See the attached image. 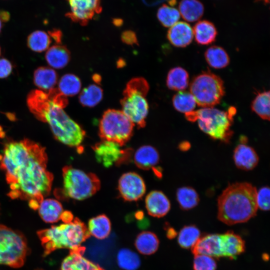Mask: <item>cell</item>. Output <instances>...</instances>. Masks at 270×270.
I'll return each instance as SVG.
<instances>
[{"instance_id":"cell-1","label":"cell","mask_w":270,"mask_h":270,"mask_svg":"<svg viewBox=\"0 0 270 270\" xmlns=\"http://www.w3.org/2000/svg\"><path fill=\"white\" fill-rule=\"evenodd\" d=\"M45 148L28 139L5 144L0 166L5 172L12 199L28 200L34 210L50 194L53 176L46 168Z\"/></svg>"},{"instance_id":"cell-2","label":"cell","mask_w":270,"mask_h":270,"mask_svg":"<svg viewBox=\"0 0 270 270\" xmlns=\"http://www.w3.org/2000/svg\"><path fill=\"white\" fill-rule=\"evenodd\" d=\"M26 103L37 119L48 124L56 139L70 147L80 146L86 132L63 110L68 100L58 88L48 92L32 90L28 95Z\"/></svg>"},{"instance_id":"cell-3","label":"cell","mask_w":270,"mask_h":270,"mask_svg":"<svg viewBox=\"0 0 270 270\" xmlns=\"http://www.w3.org/2000/svg\"><path fill=\"white\" fill-rule=\"evenodd\" d=\"M256 188L248 182H236L228 186L218 200L219 220L232 225L247 222L254 216L258 206Z\"/></svg>"},{"instance_id":"cell-4","label":"cell","mask_w":270,"mask_h":270,"mask_svg":"<svg viewBox=\"0 0 270 270\" xmlns=\"http://www.w3.org/2000/svg\"><path fill=\"white\" fill-rule=\"evenodd\" d=\"M46 256L58 248L70 250L82 248V244L90 236L87 227L78 218L70 222L53 226L37 232Z\"/></svg>"},{"instance_id":"cell-5","label":"cell","mask_w":270,"mask_h":270,"mask_svg":"<svg viewBox=\"0 0 270 270\" xmlns=\"http://www.w3.org/2000/svg\"><path fill=\"white\" fill-rule=\"evenodd\" d=\"M236 112L234 107L227 112L214 108H204L185 114L191 122L198 121L200 128L210 138L228 143L233 134L231 127Z\"/></svg>"},{"instance_id":"cell-6","label":"cell","mask_w":270,"mask_h":270,"mask_svg":"<svg viewBox=\"0 0 270 270\" xmlns=\"http://www.w3.org/2000/svg\"><path fill=\"white\" fill-rule=\"evenodd\" d=\"M245 250L242 238L232 231L223 234H209L198 240L192 248L194 254H204L212 258L226 257L234 259Z\"/></svg>"},{"instance_id":"cell-7","label":"cell","mask_w":270,"mask_h":270,"mask_svg":"<svg viewBox=\"0 0 270 270\" xmlns=\"http://www.w3.org/2000/svg\"><path fill=\"white\" fill-rule=\"evenodd\" d=\"M148 90L149 85L144 78H132L127 84L120 101L122 112L138 128L146 124L148 105L146 96Z\"/></svg>"},{"instance_id":"cell-8","label":"cell","mask_w":270,"mask_h":270,"mask_svg":"<svg viewBox=\"0 0 270 270\" xmlns=\"http://www.w3.org/2000/svg\"><path fill=\"white\" fill-rule=\"evenodd\" d=\"M62 194L66 198L84 200L95 194L100 188V182L94 174L86 172L66 166L62 168Z\"/></svg>"},{"instance_id":"cell-9","label":"cell","mask_w":270,"mask_h":270,"mask_svg":"<svg viewBox=\"0 0 270 270\" xmlns=\"http://www.w3.org/2000/svg\"><path fill=\"white\" fill-rule=\"evenodd\" d=\"M28 252L22 234L0 224V264L20 268L24 265Z\"/></svg>"},{"instance_id":"cell-10","label":"cell","mask_w":270,"mask_h":270,"mask_svg":"<svg viewBox=\"0 0 270 270\" xmlns=\"http://www.w3.org/2000/svg\"><path fill=\"white\" fill-rule=\"evenodd\" d=\"M190 92L196 104L203 108L218 104L225 94L222 80L210 72L195 76L190 82Z\"/></svg>"},{"instance_id":"cell-11","label":"cell","mask_w":270,"mask_h":270,"mask_svg":"<svg viewBox=\"0 0 270 270\" xmlns=\"http://www.w3.org/2000/svg\"><path fill=\"white\" fill-rule=\"evenodd\" d=\"M134 124L122 111L109 109L104 112L99 123V136L102 140L124 145L133 134Z\"/></svg>"},{"instance_id":"cell-12","label":"cell","mask_w":270,"mask_h":270,"mask_svg":"<svg viewBox=\"0 0 270 270\" xmlns=\"http://www.w3.org/2000/svg\"><path fill=\"white\" fill-rule=\"evenodd\" d=\"M117 143L102 140L92 147L97 161L108 168L114 164L120 166L130 158L132 150L130 148L121 149Z\"/></svg>"},{"instance_id":"cell-13","label":"cell","mask_w":270,"mask_h":270,"mask_svg":"<svg viewBox=\"0 0 270 270\" xmlns=\"http://www.w3.org/2000/svg\"><path fill=\"white\" fill-rule=\"evenodd\" d=\"M70 12L66 16L74 22L86 25L102 10L100 0H67Z\"/></svg>"},{"instance_id":"cell-14","label":"cell","mask_w":270,"mask_h":270,"mask_svg":"<svg viewBox=\"0 0 270 270\" xmlns=\"http://www.w3.org/2000/svg\"><path fill=\"white\" fill-rule=\"evenodd\" d=\"M118 190L121 197L126 201L132 202L140 200L146 190L142 178L134 172L124 174L118 182Z\"/></svg>"},{"instance_id":"cell-15","label":"cell","mask_w":270,"mask_h":270,"mask_svg":"<svg viewBox=\"0 0 270 270\" xmlns=\"http://www.w3.org/2000/svg\"><path fill=\"white\" fill-rule=\"evenodd\" d=\"M145 204L148 214L156 218L164 216L170 208L168 198L162 192L158 190H153L148 194Z\"/></svg>"},{"instance_id":"cell-16","label":"cell","mask_w":270,"mask_h":270,"mask_svg":"<svg viewBox=\"0 0 270 270\" xmlns=\"http://www.w3.org/2000/svg\"><path fill=\"white\" fill-rule=\"evenodd\" d=\"M167 38L173 46L179 48L186 47L192 40L193 30L187 22H177L170 27L167 33Z\"/></svg>"},{"instance_id":"cell-17","label":"cell","mask_w":270,"mask_h":270,"mask_svg":"<svg viewBox=\"0 0 270 270\" xmlns=\"http://www.w3.org/2000/svg\"><path fill=\"white\" fill-rule=\"evenodd\" d=\"M258 160L255 150L246 143H240L234 150V162L240 169L244 170H252L256 166Z\"/></svg>"},{"instance_id":"cell-18","label":"cell","mask_w":270,"mask_h":270,"mask_svg":"<svg viewBox=\"0 0 270 270\" xmlns=\"http://www.w3.org/2000/svg\"><path fill=\"white\" fill-rule=\"evenodd\" d=\"M82 248L70 250L63 260L60 270H103L98 265L84 258Z\"/></svg>"},{"instance_id":"cell-19","label":"cell","mask_w":270,"mask_h":270,"mask_svg":"<svg viewBox=\"0 0 270 270\" xmlns=\"http://www.w3.org/2000/svg\"><path fill=\"white\" fill-rule=\"evenodd\" d=\"M134 162L138 168L144 170L154 168L159 162L160 156L158 150L151 146L140 147L134 154Z\"/></svg>"},{"instance_id":"cell-20","label":"cell","mask_w":270,"mask_h":270,"mask_svg":"<svg viewBox=\"0 0 270 270\" xmlns=\"http://www.w3.org/2000/svg\"><path fill=\"white\" fill-rule=\"evenodd\" d=\"M34 83L40 90L48 92L54 88L58 80L56 72L48 66H40L34 72Z\"/></svg>"},{"instance_id":"cell-21","label":"cell","mask_w":270,"mask_h":270,"mask_svg":"<svg viewBox=\"0 0 270 270\" xmlns=\"http://www.w3.org/2000/svg\"><path fill=\"white\" fill-rule=\"evenodd\" d=\"M70 52L64 46L56 44L50 47L46 52L45 58L50 68L61 69L65 67L70 60Z\"/></svg>"},{"instance_id":"cell-22","label":"cell","mask_w":270,"mask_h":270,"mask_svg":"<svg viewBox=\"0 0 270 270\" xmlns=\"http://www.w3.org/2000/svg\"><path fill=\"white\" fill-rule=\"evenodd\" d=\"M38 210L40 218L47 223L58 221L64 212L62 204L58 200L52 198L44 199Z\"/></svg>"},{"instance_id":"cell-23","label":"cell","mask_w":270,"mask_h":270,"mask_svg":"<svg viewBox=\"0 0 270 270\" xmlns=\"http://www.w3.org/2000/svg\"><path fill=\"white\" fill-rule=\"evenodd\" d=\"M192 30L196 41L201 45H208L214 42L218 34L214 24L207 20L198 21Z\"/></svg>"},{"instance_id":"cell-24","label":"cell","mask_w":270,"mask_h":270,"mask_svg":"<svg viewBox=\"0 0 270 270\" xmlns=\"http://www.w3.org/2000/svg\"><path fill=\"white\" fill-rule=\"evenodd\" d=\"M178 11L182 18L188 22H194L200 19L204 12V6L199 0H181Z\"/></svg>"},{"instance_id":"cell-25","label":"cell","mask_w":270,"mask_h":270,"mask_svg":"<svg viewBox=\"0 0 270 270\" xmlns=\"http://www.w3.org/2000/svg\"><path fill=\"white\" fill-rule=\"evenodd\" d=\"M88 230L90 235L103 240L107 238L111 231V223L104 214H100L90 218L88 222Z\"/></svg>"},{"instance_id":"cell-26","label":"cell","mask_w":270,"mask_h":270,"mask_svg":"<svg viewBox=\"0 0 270 270\" xmlns=\"http://www.w3.org/2000/svg\"><path fill=\"white\" fill-rule=\"evenodd\" d=\"M134 244L139 252L144 255H150L157 250L159 240L154 233L142 232L137 236Z\"/></svg>"},{"instance_id":"cell-27","label":"cell","mask_w":270,"mask_h":270,"mask_svg":"<svg viewBox=\"0 0 270 270\" xmlns=\"http://www.w3.org/2000/svg\"><path fill=\"white\" fill-rule=\"evenodd\" d=\"M166 82V86L170 89L182 91L188 85V74L180 66L174 68L168 72Z\"/></svg>"},{"instance_id":"cell-28","label":"cell","mask_w":270,"mask_h":270,"mask_svg":"<svg viewBox=\"0 0 270 270\" xmlns=\"http://www.w3.org/2000/svg\"><path fill=\"white\" fill-rule=\"evenodd\" d=\"M206 60L212 68H222L230 63V58L226 50L222 47L213 46L208 48L204 53Z\"/></svg>"},{"instance_id":"cell-29","label":"cell","mask_w":270,"mask_h":270,"mask_svg":"<svg viewBox=\"0 0 270 270\" xmlns=\"http://www.w3.org/2000/svg\"><path fill=\"white\" fill-rule=\"evenodd\" d=\"M49 32L36 30L30 33L27 38V46L32 50L42 52L46 50L52 42Z\"/></svg>"},{"instance_id":"cell-30","label":"cell","mask_w":270,"mask_h":270,"mask_svg":"<svg viewBox=\"0 0 270 270\" xmlns=\"http://www.w3.org/2000/svg\"><path fill=\"white\" fill-rule=\"evenodd\" d=\"M116 260L118 266L124 270H136L141 263L138 254L127 248L119 250L116 256Z\"/></svg>"},{"instance_id":"cell-31","label":"cell","mask_w":270,"mask_h":270,"mask_svg":"<svg viewBox=\"0 0 270 270\" xmlns=\"http://www.w3.org/2000/svg\"><path fill=\"white\" fill-rule=\"evenodd\" d=\"M176 199L180 208L184 210H188L196 206L200 198L196 190L190 186H183L178 189Z\"/></svg>"},{"instance_id":"cell-32","label":"cell","mask_w":270,"mask_h":270,"mask_svg":"<svg viewBox=\"0 0 270 270\" xmlns=\"http://www.w3.org/2000/svg\"><path fill=\"white\" fill-rule=\"evenodd\" d=\"M82 84L80 78L74 74H67L59 80L58 89L66 96L77 94L80 90Z\"/></svg>"},{"instance_id":"cell-33","label":"cell","mask_w":270,"mask_h":270,"mask_svg":"<svg viewBox=\"0 0 270 270\" xmlns=\"http://www.w3.org/2000/svg\"><path fill=\"white\" fill-rule=\"evenodd\" d=\"M102 90L98 86L92 84L83 89L79 96V101L82 106L93 107L102 100Z\"/></svg>"},{"instance_id":"cell-34","label":"cell","mask_w":270,"mask_h":270,"mask_svg":"<svg viewBox=\"0 0 270 270\" xmlns=\"http://www.w3.org/2000/svg\"><path fill=\"white\" fill-rule=\"evenodd\" d=\"M270 91L258 92L251 104V108L261 118L270 120Z\"/></svg>"},{"instance_id":"cell-35","label":"cell","mask_w":270,"mask_h":270,"mask_svg":"<svg viewBox=\"0 0 270 270\" xmlns=\"http://www.w3.org/2000/svg\"><path fill=\"white\" fill-rule=\"evenodd\" d=\"M172 104L176 110L185 114L194 110L196 104L192 94L184 91H180L173 96Z\"/></svg>"},{"instance_id":"cell-36","label":"cell","mask_w":270,"mask_h":270,"mask_svg":"<svg viewBox=\"0 0 270 270\" xmlns=\"http://www.w3.org/2000/svg\"><path fill=\"white\" fill-rule=\"evenodd\" d=\"M200 230L194 226H184L180 232L178 242L184 248H192L200 238Z\"/></svg>"},{"instance_id":"cell-37","label":"cell","mask_w":270,"mask_h":270,"mask_svg":"<svg viewBox=\"0 0 270 270\" xmlns=\"http://www.w3.org/2000/svg\"><path fill=\"white\" fill-rule=\"evenodd\" d=\"M180 14L176 8L166 4H163L157 12V18L160 24L164 27H171L180 18Z\"/></svg>"},{"instance_id":"cell-38","label":"cell","mask_w":270,"mask_h":270,"mask_svg":"<svg viewBox=\"0 0 270 270\" xmlns=\"http://www.w3.org/2000/svg\"><path fill=\"white\" fill-rule=\"evenodd\" d=\"M216 264L213 258L204 254L194 255V270H216Z\"/></svg>"},{"instance_id":"cell-39","label":"cell","mask_w":270,"mask_h":270,"mask_svg":"<svg viewBox=\"0 0 270 270\" xmlns=\"http://www.w3.org/2000/svg\"><path fill=\"white\" fill-rule=\"evenodd\" d=\"M270 190L268 186L261 188L256 192V202L258 208L262 210H268L270 206Z\"/></svg>"},{"instance_id":"cell-40","label":"cell","mask_w":270,"mask_h":270,"mask_svg":"<svg viewBox=\"0 0 270 270\" xmlns=\"http://www.w3.org/2000/svg\"><path fill=\"white\" fill-rule=\"evenodd\" d=\"M12 66L8 60L0 58V78L8 77L12 73Z\"/></svg>"},{"instance_id":"cell-41","label":"cell","mask_w":270,"mask_h":270,"mask_svg":"<svg viewBox=\"0 0 270 270\" xmlns=\"http://www.w3.org/2000/svg\"><path fill=\"white\" fill-rule=\"evenodd\" d=\"M122 41L128 44H137L138 40L134 32L132 30H126L122 34Z\"/></svg>"},{"instance_id":"cell-42","label":"cell","mask_w":270,"mask_h":270,"mask_svg":"<svg viewBox=\"0 0 270 270\" xmlns=\"http://www.w3.org/2000/svg\"><path fill=\"white\" fill-rule=\"evenodd\" d=\"M74 216L71 212L69 211H64L60 218V220L64 223L71 222L74 220Z\"/></svg>"},{"instance_id":"cell-43","label":"cell","mask_w":270,"mask_h":270,"mask_svg":"<svg viewBox=\"0 0 270 270\" xmlns=\"http://www.w3.org/2000/svg\"><path fill=\"white\" fill-rule=\"evenodd\" d=\"M10 14L6 11L0 10V18L3 22H7L10 19Z\"/></svg>"},{"instance_id":"cell-44","label":"cell","mask_w":270,"mask_h":270,"mask_svg":"<svg viewBox=\"0 0 270 270\" xmlns=\"http://www.w3.org/2000/svg\"><path fill=\"white\" fill-rule=\"evenodd\" d=\"M190 148V144L188 142H182L179 146V148L182 150H188Z\"/></svg>"},{"instance_id":"cell-45","label":"cell","mask_w":270,"mask_h":270,"mask_svg":"<svg viewBox=\"0 0 270 270\" xmlns=\"http://www.w3.org/2000/svg\"><path fill=\"white\" fill-rule=\"evenodd\" d=\"M167 234L168 236L170 238H172L176 234V231L172 228L169 229Z\"/></svg>"},{"instance_id":"cell-46","label":"cell","mask_w":270,"mask_h":270,"mask_svg":"<svg viewBox=\"0 0 270 270\" xmlns=\"http://www.w3.org/2000/svg\"><path fill=\"white\" fill-rule=\"evenodd\" d=\"M255 2H262L264 4H268L270 2V0H256Z\"/></svg>"},{"instance_id":"cell-47","label":"cell","mask_w":270,"mask_h":270,"mask_svg":"<svg viewBox=\"0 0 270 270\" xmlns=\"http://www.w3.org/2000/svg\"><path fill=\"white\" fill-rule=\"evenodd\" d=\"M2 22H3L2 21L1 18H0V32L2 30Z\"/></svg>"},{"instance_id":"cell-48","label":"cell","mask_w":270,"mask_h":270,"mask_svg":"<svg viewBox=\"0 0 270 270\" xmlns=\"http://www.w3.org/2000/svg\"><path fill=\"white\" fill-rule=\"evenodd\" d=\"M0 54H1V49H0Z\"/></svg>"},{"instance_id":"cell-49","label":"cell","mask_w":270,"mask_h":270,"mask_svg":"<svg viewBox=\"0 0 270 270\" xmlns=\"http://www.w3.org/2000/svg\"><path fill=\"white\" fill-rule=\"evenodd\" d=\"M42 270V269H38V270Z\"/></svg>"}]
</instances>
